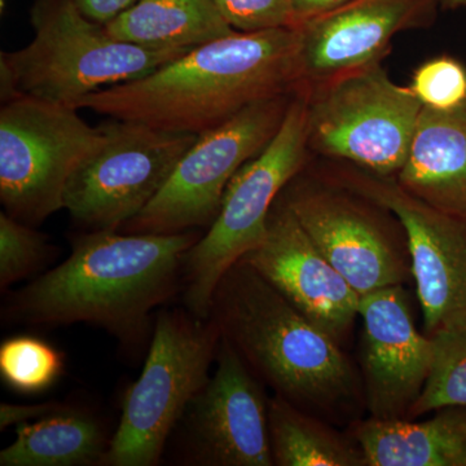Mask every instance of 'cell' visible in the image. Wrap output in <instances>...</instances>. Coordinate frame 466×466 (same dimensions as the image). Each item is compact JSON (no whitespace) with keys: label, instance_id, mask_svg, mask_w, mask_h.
<instances>
[{"label":"cell","instance_id":"6da1fadb","mask_svg":"<svg viewBox=\"0 0 466 466\" xmlns=\"http://www.w3.org/2000/svg\"><path fill=\"white\" fill-rule=\"evenodd\" d=\"M299 88V30L235 32L143 78L95 92L75 108L168 133L200 135L257 101Z\"/></svg>","mask_w":466,"mask_h":466},{"label":"cell","instance_id":"7a4b0ae2","mask_svg":"<svg viewBox=\"0 0 466 466\" xmlns=\"http://www.w3.org/2000/svg\"><path fill=\"white\" fill-rule=\"evenodd\" d=\"M198 241L189 231H92L76 238L69 258L18 290L9 306L25 323H88L133 339L173 293L184 257Z\"/></svg>","mask_w":466,"mask_h":466},{"label":"cell","instance_id":"3957f363","mask_svg":"<svg viewBox=\"0 0 466 466\" xmlns=\"http://www.w3.org/2000/svg\"><path fill=\"white\" fill-rule=\"evenodd\" d=\"M208 318L245 364L300 410L343 415L357 401L358 379L339 342L244 260L218 284Z\"/></svg>","mask_w":466,"mask_h":466},{"label":"cell","instance_id":"277c9868","mask_svg":"<svg viewBox=\"0 0 466 466\" xmlns=\"http://www.w3.org/2000/svg\"><path fill=\"white\" fill-rule=\"evenodd\" d=\"M30 20L33 41L0 56L3 103L26 96L75 108L95 92L143 78L193 50L119 41L73 0H35Z\"/></svg>","mask_w":466,"mask_h":466},{"label":"cell","instance_id":"5b68a950","mask_svg":"<svg viewBox=\"0 0 466 466\" xmlns=\"http://www.w3.org/2000/svg\"><path fill=\"white\" fill-rule=\"evenodd\" d=\"M309 149L308 91L299 88L274 139L232 177L207 235L184 257V303L193 317L208 319L223 276L265 240L272 208Z\"/></svg>","mask_w":466,"mask_h":466},{"label":"cell","instance_id":"8992f818","mask_svg":"<svg viewBox=\"0 0 466 466\" xmlns=\"http://www.w3.org/2000/svg\"><path fill=\"white\" fill-rule=\"evenodd\" d=\"M220 337L210 318L159 315L142 375L126 392L121 421L101 464H157L171 431L208 382Z\"/></svg>","mask_w":466,"mask_h":466},{"label":"cell","instance_id":"52a82bcc","mask_svg":"<svg viewBox=\"0 0 466 466\" xmlns=\"http://www.w3.org/2000/svg\"><path fill=\"white\" fill-rule=\"evenodd\" d=\"M309 148L394 177L406 161L422 104L375 64L305 88Z\"/></svg>","mask_w":466,"mask_h":466},{"label":"cell","instance_id":"ba28073f","mask_svg":"<svg viewBox=\"0 0 466 466\" xmlns=\"http://www.w3.org/2000/svg\"><path fill=\"white\" fill-rule=\"evenodd\" d=\"M78 109L18 96L0 110V201L5 213L41 225L64 208L70 177L106 142Z\"/></svg>","mask_w":466,"mask_h":466},{"label":"cell","instance_id":"9c48e42d","mask_svg":"<svg viewBox=\"0 0 466 466\" xmlns=\"http://www.w3.org/2000/svg\"><path fill=\"white\" fill-rule=\"evenodd\" d=\"M294 94L257 101L198 135L164 188L125 231L170 235L211 226L232 177L274 139Z\"/></svg>","mask_w":466,"mask_h":466},{"label":"cell","instance_id":"30bf717a","mask_svg":"<svg viewBox=\"0 0 466 466\" xmlns=\"http://www.w3.org/2000/svg\"><path fill=\"white\" fill-rule=\"evenodd\" d=\"M101 127L106 142L70 177L64 208L92 231H116L164 188L198 135L113 118Z\"/></svg>","mask_w":466,"mask_h":466},{"label":"cell","instance_id":"8fae6325","mask_svg":"<svg viewBox=\"0 0 466 466\" xmlns=\"http://www.w3.org/2000/svg\"><path fill=\"white\" fill-rule=\"evenodd\" d=\"M280 198L360 296L412 278L403 227L395 229L380 205L339 183L291 184Z\"/></svg>","mask_w":466,"mask_h":466},{"label":"cell","instance_id":"7c38bea8","mask_svg":"<svg viewBox=\"0 0 466 466\" xmlns=\"http://www.w3.org/2000/svg\"><path fill=\"white\" fill-rule=\"evenodd\" d=\"M336 183L386 208L403 227L428 336L466 324V218L431 207L392 177L355 167Z\"/></svg>","mask_w":466,"mask_h":466},{"label":"cell","instance_id":"4fadbf2b","mask_svg":"<svg viewBox=\"0 0 466 466\" xmlns=\"http://www.w3.org/2000/svg\"><path fill=\"white\" fill-rule=\"evenodd\" d=\"M182 420L189 455L198 464L274 465L268 400L249 367L223 336L216 373L193 398Z\"/></svg>","mask_w":466,"mask_h":466},{"label":"cell","instance_id":"5bb4252c","mask_svg":"<svg viewBox=\"0 0 466 466\" xmlns=\"http://www.w3.org/2000/svg\"><path fill=\"white\" fill-rule=\"evenodd\" d=\"M438 0H350L297 25L300 87L381 63L398 33L431 25Z\"/></svg>","mask_w":466,"mask_h":466},{"label":"cell","instance_id":"9a60e30c","mask_svg":"<svg viewBox=\"0 0 466 466\" xmlns=\"http://www.w3.org/2000/svg\"><path fill=\"white\" fill-rule=\"evenodd\" d=\"M359 317L363 320L361 370L370 417L408 419L431 370L433 339L417 330L403 285L361 296Z\"/></svg>","mask_w":466,"mask_h":466},{"label":"cell","instance_id":"2e32d148","mask_svg":"<svg viewBox=\"0 0 466 466\" xmlns=\"http://www.w3.org/2000/svg\"><path fill=\"white\" fill-rule=\"evenodd\" d=\"M276 202L265 240L241 260L339 342L359 317L361 296L325 258L283 198Z\"/></svg>","mask_w":466,"mask_h":466},{"label":"cell","instance_id":"e0dca14e","mask_svg":"<svg viewBox=\"0 0 466 466\" xmlns=\"http://www.w3.org/2000/svg\"><path fill=\"white\" fill-rule=\"evenodd\" d=\"M397 182L431 207L466 218V104L422 108Z\"/></svg>","mask_w":466,"mask_h":466},{"label":"cell","instance_id":"ac0fdd59","mask_svg":"<svg viewBox=\"0 0 466 466\" xmlns=\"http://www.w3.org/2000/svg\"><path fill=\"white\" fill-rule=\"evenodd\" d=\"M354 435L366 466H466L465 407L441 408L419 422L370 417Z\"/></svg>","mask_w":466,"mask_h":466},{"label":"cell","instance_id":"d6986e66","mask_svg":"<svg viewBox=\"0 0 466 466\" xmlns=\"http://www.w3.org/2000/svg\"><path fill=\"white\" fill-rule=\"evenodd\" d=\"M106 26L119 41L189 50L236 32L214 0H140Z\"/></svg>","mask_w":466,"mask_h":466},{"label":"cell","instance_id":"ffe728a7","mask_svg":"<svg viewBox=\"0 0 466 466\" xmlns=\"http://www.w3.org/2000/svg\"><path fill=\"white\" fill-rule=\"evenodd\" d=\"M16 440L0 452L2 466H76L103 461L106 438L96 420L58 407L33 424L17 425Z\"/></svg>","mask_w":466,"mask_h":466},{"label":"cell","instance_id":"44dd1931","mask_svg":"<svg viewBox=\"0 0 466 466\" xmlns=\"http://www.w3.org/2000/svg\"><path fill=\"white\" fill-rule=\"evenodd\" d=\"M272 459L279 466H366L359 444L276 395L268 400Z\"/></svg>","mask_w":466,"mask_h":466},{"label":"cell","instance_id":"7402d4cb","mask_svg":"<svg viewBox=\"0 0 466 466\" xmlns=\"http://www.w3.org/2000/svg\"><path fill=\"white\" fill-rule=\"evenodd\" d=\"M433 339L431 370L408 419L447 407L466 408V324L440 330Z\"/></svg>","mask_w":466,"mask_h":466},{"label":"cell","instance_id":"603a6c76","mask_svg":"<svg viewBox=\"0 0 466 466\" xmlns=\"http://www.w3.org/2000/svg\"><path fill=\"white\" fill-rule=\"evenodd\" d=\"M63 370L60 352L36 337H12L0 346V376L18 392L36 394L47 390Z\"/></svg>","mask_w":466,"mask_h":466},{"label":"cell","instance_id":"cb8c5ba5","mask_svg":"<svg viewBox=\"0 0 466 466\" xmlns=\"http://www.w3.org/2000/svg\"><path fill=\"white\" fill-rule=\"evenodd\" d=\"M56 251L47 236L20 222L5 211L0 213V287L7 289L45 265Z\"/></svg>","mask_w":466,"mask_h":466},{"label":"cell","instance_id":"d4e9b609","mask_svg":"<svg viewBox=\"0 0 466 466\" xmlns=\"http://www.w3.org/2000/svg\"><path fill=\"white\" fill-rule=\"evenodd\" d=\"M410 88L425 108H459L466 104V67L451 56L431 58L417 67Z\"/></svg>","mask_w":466,"mask_h":466},{"label":"cell","instance_id":"484cf974","mask_svg":"<svg viewBox=\"0 0 466 466\" xmlns=\"http://www.w3.org/2000/svg\"><path fill=\"white\" fill-rule=\"evenodd\" d=\"M214 3L236 32L296 29L291 0H214Z\"/></svg>","mask_w":466,"mask_h":466},{"label":"cell","instance_id":"4316f807","mask_svg":"<svg viewBox=\"0 0 466 466\" xmlns=\"http://www.w3.org/2000/svg\"><path fill=\"white\" fill-rule=\"evenodd\" d=\"M79 11L94 23L106 25L140 0H73Z\"/></svg>","mask_w":466,"mask_h":466},{"label":"cell","instance_id":"83f0119b","mask_svg":"<svg viewBox=\"0 0 466 466\" xmlns=\"http://www.w3.org/2000/svg\"><path fill=\"white\" fill-rule=\"evenodd\" d=\"M60 407L58 404L45 403L36 406H14V404L3 403L0 406V429L5 431L11 425H20L30 420H39L48 413L54 412Z\"/></svg>","mask_w":466,"mask_h":466},{"label":"cell","instance_id":"f1b7e54d","mask_svg":"<svg viewBox=\"0 0 466 466\" xmlns=\"http://www.w3.org/2000/svg\"><path fill=\"white\" fill-rule=\"evenodd\" d=\"M350 0H291L294 14H296L297 25L308 18L319 16L334 8L341 7ZM296 25V27H297Z\"/></svg>","mask_w":466,"mask_h":466},{"label":"cell","instance_id":"f546056e","mask_svg":"<svg viewBox=\"0 0 466 466\" xmlns=\"http://www.w3.org/2000/svg\"><path fill=\"white\" fill-rule=\"evenodd\" d=\"M438 2L444 9L466 8V0H438Z\"/></svg>","mask_w":466,"mask_h":466}]
</instances>
